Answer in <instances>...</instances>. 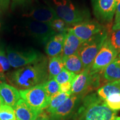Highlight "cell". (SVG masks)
<instances>
[{
    "instance_id": "5b68a950",
    "label": "cell",
    "mask_w": 120,
    "mask_h": 120,
    "mask_svg": "<svg viewBox=\"0 0 120 120\" xmlns=\"http://www.w3.org/2000/svg\"><path fill=\"white\" fill-rule=\"evenodd\" d=\"M19 92L21 98L41 113L43 109L48 107L51 100L45 92L42 84L29 89L19 90Z\"/></svg>"
},
{
    "instance_id": "4dcf8cb0",
    "label": "cell",
    "mask_w": 120,
    "mask_h": 120,
    "mask_svg": "<svg viewBox=\"0 0 120 120\" xmlns=\"http://www.w3.org/2000/svg\"><path fill=\"white\" fill-rule=\"evenodd\" d=\"M10 0H0V12L7 10L8 8Z\"/></svg>"
},
{
    "instance_id": "d590c367",
    "label": "cell",
    "mask_w": 120,
    "mask_h": 120,
    "mask_svg": "<svg viewBox=\"0 0 120 120\" xmlns=\"http://www.w3.org/2000/svg\"><path fill=\"white\" fill-rule=\"evenodd\" d=\"M1 13L2 12H0V27H1Z\"/></svg>"
},
{
    "instance_id": "ba28073f",
    "label": "cell",
    "mask_w": 120,
    "mask_h": 120,
    "mask_svg": "<svg viewBox=\"0 0 120 120\" xmlns=\"http://www.w3.org/2000/svg\"><path fill=\"white\" fill-rule=\"evenodd\" d=\"M44 57L40 52L35 50L19 51L14 49H7V58L11 66L14 68L25 66L36 62Z\"/></svg>"
},
{
    "instance_id": "30bf717a",
    "label": "cell",
    "mask_w": 120,
    "mask_h": 120,
    "mask_svg": "<svg viewBox=\"0 0 120 120\" xmlns=\"http://www.w3.org/2000/svg\"><path fill=\"white\" fill-rule=\"evenodd\" d=\"M27 28L30 34L42 44H46L56 34L49 23L31 20L27 23Z\"/></svg>"
},
{
    "instance_id": "9a60e30c",
    "label": "cell",
    "mask_w": 120,
    "mask_h": 120,
    "mask_svg": "<svg viewBox=\"0 0 120 120\" xmlns=\"http://www.w3.org/2000/svg\"><path fill=\"white\" fill-rule=\"evenodd\" d=\"M0 96L4 100V104L13 109L21 98L18 89L4 82L0 83Z\"/></svg>"
},
{
    "instance_id": "f546056e",
    "label": "cell",
    "mask_w": 120,
    "mask_h": 120,
    "mask_svg": "<svg viewBox=\"0 0 120 120\" xmlns=\"http://www.w3.org/2000/svg\"><path fill=\"white\" fill-rule=\"evenodd\" d=\"M72 83V82H66V83H64L60 85V92H63V93L71 92Z\"/></svg>"
},
{
    "instance_id": "6da1fadb",
    "label": "cell",
    "mask_w": 120,
    "mask_h": 120,
    "mask_svg": "<svg viewBox=\"0 0 120 120\" xmlns=\"http://www.w3.org/2000/svg\"><path fill=\"white\" fill-rule=\"evenodd\" d=\"M47 61L43 57L36 62L28 64L10 73L8 81L19 90L29 89L46 82L49 79Z\"/></svg>"
},
{
    "instance_id": "836d02e7",
    "label": "cell",
    "mask_w": 120,
    "mask_h": 120,
    "mask_svg": "<svg viewBox=\"0 0 120 120\" xmlns=\"http://www.w3.org/2000/svg\"><path fill=\"white\" fill-rule=\"evenodd\" d=\"M120 17V1L118 2L117 4V6L116 12H115V21H116V20H117L118 18Z\"/></svg>"
},
{
    "instance_id": "ffe728a7",
    "label": "cell",
    "mask_w": 120,
    "mask_h": 120,
    "mask_svg": "<svg viewBox=\"0 0 120 120\" xmlns=\"http://www.w3.org/2000/svg\"><path fill=\"white\" fill-rule=\"evenodd\" d=\"M64 68L62 56H58L51 57L48 66L49 79H53L61 72Z\"/></svg>"
},
{
    "instance_id": "d6986e66",
    "label": "cell",
    "mask_w": 120,
    "mask_h": 120,
    "mask_svg": "<svg viewBox=\"0 0 120 120\" xmlns=\"http://www.w3.org/2000/svg\"><path fill=\"white\" fill-rule=\"evenodd\" d=\"M103 77L106 81H120V58L117 57L103 71Z\"/></svg>"
},
{
    "instance_id": "3957f363",
    "label": "cell",
    "mask_w": 120,
    "mask_h": 120,
    "mask_svg": "<svg viewBox=\"0 0 120 120\" xmlns=\"http://www.w3.org/2000/svg\"><path fill=\"white\" fill-rule=\"evenodd\" d=\"M49 5L68 25H75L90 19L88 9L80 7L72 0H51V4Z\"/></svg>"
},
{
    "instance_id": "8d00e7d4",
    "label": "cell",
    "mask_w": 120,
    "mask_h": 120,
    "mask_svg": "<svg viewBox=\"0 0 120 120\" xmlns=\"http://www.w3.org/2000/svg\"><path fill=\"white\" fill-rule=\"evenodd\" d=\"M118 57H119L120 58V53H119V55H118Z\"/></svg>"
},
{
    "instance_id": "603a6c76",
    "label": "cell",
    "mask_w": 120,
    "mask_h": 120,
    "mask_svg": "<svg viewBox=\"0 0 120 120\" xmlns=\"http://www.w3.org/2000/svg\"><path fill=\"white\" fill-rule=\"evenodd\" d=\"M42 85L45 92L51 99L53 98L60 93V85L54 79L44 82Z\"/></svg>"
},
{
    "instance_id": "4fadbf2b",
    "label": "cell",
    "mask_w": 120,
    "mask_h": 120,
    "mask_svg": "<svg viewBox=\"0 0 120 120\" xmlns=\"http://www.w3.org/2000/svg\"><path fill=\"white\" fill-rule=\"evenodd\" d=\"M13 109L16 118L19 120H36L41 113L31 107L22 98L19 100Z\"/></svg>"
},
{
    "instance_id": "52a82bcc",
    "label": "cell",
    "mask_w": 120,
    "mask_h": 120,
    "mask_svg": "<svg viewBox=\"0 0 120 120\" xmlns=\"http://www.w3.org/2000/svg\"><path fill=\"white\" fill-rule=\"evenodd\" d=\"M120 0H91L94 14L98 22L109 24L112 22Z\"/></svg>"
},
{
    "instance_id": "cb8c5ba5",
    "label": "cell",
    "mask_w": 120,
    "mask_h": 120,
    "mask_svg": "<svg viewBox=\"0 0 120 120\" xmlns=\"http://www.w3.org/2000/svg\"><path fill=\"white\" fill-rule=\"evenodd\" d=\"M49 24L56 34H66L68 31V25L60 18L53 20Z\"/></svg>"
},
{
    "instance_id": "1f68e13d",
    "label": "cell",
    "mask_w": 120,
    "mask_h": 120,
    "mask_svg": "<svg viewBox=\"0 0 120 120\" xmlns=\"http://www.w3.org/2000/svg\"><path fill=\"white\" fill-rule=\"evenodd\" d=\"M49 116L45 112H42L38 116L36 120H49Z\"/></svg>"
},
{
    "instance_id": "ac0fdd59",
    "label": "cell",
    "mask_w": 120,
    "mask_h": 120,
    "mask_svg": "<svg viewBox=\"0 0 120 120\" xmlns=\"http://www.w3.org/2000/svg\"><path fill=\"white\" fill-rule=\"evenodd\" d=\"M62 58L64 68L68 71L78 75L85 70L81 59L78 53L70 56H64Z\"/></svg>"
},
{
    "instance_id": "7c38bea8",
    "label": "cell",
    "mask_w": 120,
    "mask_h": 120,
    "mask_svg": "<svg viewBox=\"0 0 120 120\" xmlns=\"http://www.w3.org/2000/svg\"><path fill=\"white\" fill-rule=\"evenodd\" d=\"M26 17L31 18L32 20L46 23H50L59 18L55 10L49 4L36 7L26 14Z\"/></svg>"
},
{
    "instance_id": "2e32d148",
    "label": "cell",
    "mask_w": 120,
    "mask_h": 120,
    "mask_svg": "<svg viewBox=\"0 0 120 120\" xmlns=\"http://www.w3.org/2000/svg\"><path fill=\"white\" fill-rule=\"evenodd\" d=\"M83 43L69 28L66 35L61 56H68L78 53Z\"/></svg>"
},
{
    "instance_id": "277c9868",
    "label": "cell",
    "mask_w": 120,
    "mask_h": 120,
    "mask_svg": "<svg viewBox=\"0 0 120 120\" xmlns=\"http://www.w3.org/2000/svg\"><path fill=\"white\" fill-rule=\"evenodd\" d=\"M109 34L108 30L105 28L101 32L82 43L78 53L81 59L85 70H90L94 58Z\"/></svg>"
},
{
    "instance_id": "74e56055",
    "label": "cell",
    "mask_w": 120,
    "mask_h": 120,
    "mask_svg": "<svg viewBox=\"0 0 120 120\" xmlns=\"http://www.w3.org/2000/svg\"><path fill=\"white\" fill-rule=\"evenodd\" d=\"M16 120H19V119H17V118H16Z\"/></svg>"
},
{
    "instance_id": "9c48e42d",
    "label": "cell",
    "mask_w": 120,
    "mask_h": 120,
    "mask_svg": "<svg viewBox=\"0 0 120 120\" xmlns=\"http://www.w3.org/2000/svg\"><path fill=\"white\" fill-rule=\"evenodd\" d=\"M105 28L98 21L88 19L73 25L70 29L79 40L84 42L101 32Z\"/></svg>"
},
{
    "instance_id": "7402d4cb",
    "label": "cell",
    "mask_w": 120,
    "mask_h": 120,
    "mask_svg": "<svg viewBox=\"0 0 120 120\" xmlns=\"http://www.w3.org/2000/svg\"><path fill=\"white\" fill-rule=\"evenodd\" d=\"M71 95V92L68 93H63L60 92L57 95L54 97L51 100L50 103L46 109V111L47 113H52L55 109H57L66 99L68 98Z\"/></svg>"
},
{
    "instance_id": "d4e9b609",
    "label": "cell",
    "mask_w": 120,
    "mask_h": 120,
    "mask_svg": "<svg viewBox=\"0 0 120 120\" xmlns=\"http://www.w3.org/2000/svg\"><path fill=\"white\" fill-rule=\"evenodd\" d=\"M103 101L112 110L116 111L120 109V93L111 94Z\"/></svg>"
},
{
    "instance_id": "e575fe53",
    "label": "cell",
    "mask_w": 120,
    "mask_h": 120,
    "mask_svg": "<svg viewBox=\"0 0 120 120\" xmlns=\"http://www.w3.org/2000/svg\"><path fill=\"white\" fill-rule=\"evenodd\" d=\"M4 104V100H3L2 97H1V96H0V108H1V106H2Z\"/></svg>"
},
{
    "instance_id": "44dd1931",
    "label": "cell",
    "mask_w": 120,
    "mask_h": 120,
    "mask_svg": "<svg viewBox=\"0 0 120 120\" xmlns=\"http://www.w3.org/2000/svg\"><path fill=\"white\" fill-rule=\"evenodd\" d=\"M115 93H120V81L109 82L101 87L97 91L98 96L103 100Z\"/></svg>"
},
{
    "instance_id": "8fae6325",
    "label": "cell",
    "mask_w": 120,
    "mask_h": 120,
    "mask_svg": "<svg viewBox=\"0 0 120 120\" xmlns=\"http://www.w3.org/2000/svg\"><path fill=\"white\" fill-rule=\"evenodd\" d=\"M94 82V75L90 73V70H85L77 75L72 83L71 94H81L86 91Z\"/></svg>"
},
{
    "instance_id": "83f0119b",
    "label": "cell",
    "mask_w": 120,
    "mask_h": 120,
    "mask_svg": "<svg viewBox=\"0 0 120 120\" xmlns=\"http://www.w3.org/2000/svg\"><path fill=\"white\" fill-rule=\"evenodd\" d=\"M111 44L118 53H120V29L112 30L108 36Z\"/></svg>"
},
{
    "instance_id": "ab89813d",
    "label": "cell",
    "mask_w": 120,
    "mask_h": 120,
    "mask_svg": "<svg viewBox=\"0 0 120 120\" xmlns=\"http://www.w3.org/2000/svg\"><path fill=\"white\" fill-rule=\"evenodd\" d=\"M16 1H19V0H16Z\"/></svg>"
},
{
    "instance_id": "d6a6232c",
    "label": "cell",
    "mask_w": 120,
    "mask_h": 120,
    "mask_svg": "<svg viewBox=\"0 0 120 120\" xmlns=\"http://www.w3.org/2000/svg\"><path fill=\"white\" fill-rule=\"evenodd\" d=\"M118 29H120V17L118 18L117 20L114 22L112 28V30H116Z\"/></svg>"
},
{
    "instance_id": "8992f818",
    "label": "cell",
    "mask_w": 120,
    "mask_h": 120,
    "mask_svg": "<svg viewBox=\"0 0 120 120\" xmlns=\"http://www.w3.org/2000/svg\"><path fill=\"white\" fill-rule=\"evenodd\" d=\"M118 55V52L112 46L107 37L94 58L90 70V73L94 75L102 72L105 68L117 58Z\"/></svg>"
},
{
    "instance_id": "484cf974",
    "label": "cell",
    "mask_w": 120,
    "mask_h": 120,
    "mask_svg": "<svg viewBox=\"0 0 120 120\" xmlns=\"http://www.w3.org/2000/svg\"><path fill=\"white\" fill-rule=\"evenodd\" d=\"M76 75H77L75 73L68 71L66 69L64 68L61 72L57 75L56 77L54 78V79L57 82L59 85H61V84L66 83L68 82H72Z\"/></svg>"
},
{
    "instance_id": "f35d334b",
    "label": "cell",
    "mask_w": 120,
    "mask_h": 120,
    "mask_svg": "<svg viewBox=\"0 0 120 120\" xmlns=\"http://www.w3.org/2000/svg\"><path fill=\"white\" fill-rule=\"evenodd\" d=\"M1 53V51H0V53Z\"/></svg>"
},
{
    "instance_id": "7a4b0ae2",
    "label": "cell",
    "mask_w": 120,
    "mask_h": 120,
    "mask_svg": "<svg viewBox=\"0 0 120 120\" xmlns=\"http://www.w3.org/2000/svg\"><path fill=\"white\" fill-rule=\"evenodd\" d=\"M79 113L80 120H120L116 112L95 94L85 97Z\"/></svg>"
},
{
    "instance_id": "f1b7e54d",
    "label": "cell",
    "mask_w": 120,
    "mask_h": 120,
    "mask_svg": "<svg viewBox=\"0 0 120 120\" xmlns=\"http://www.w3.org/2000/svg\"><path fill=\"white\" fill-rule=\"evenodd\" d=\"M10 62L7 56L4 52L0 53V75L4 74L6 71L10 68Z\"/></svg>"
},
{
    "instance_id": "4316f807",
    "label": "cell",
    "mask_w": 120,
    "mask_h": 120,
    "mask_svg": "<svg viewBox=\"0 0 120 120\" xmlns=\"http://www.w3.org/2000/svg\"><path fill=\"white\" fill-rule=\"evenodd\" d=\"M0 120H16L13 108L5 104L3 105L0 108Z\"/></svg>"
},
{
    "instance_id": "5bb4252c",
    "label": "cell",
    "mask_w": 120,
    "mask_h": 120,
    "mask_svg": "<svg viewBox=\"0 0 120 120\" xmlns=\"http://www.w3.org/2000/svg\"><path fill=\"white\" fill-rule=\"evenodd\" d=\"M77 100V95L71 94L57 109L49 115L51 119L52 120H61L66 118L73 111Z\"/></svg>"
},
{
    "instance_id": "e0dca14e",
    "label": "cell",
    "mask_w": 120,
    "mask_h": 120,
    "mask_svg": "<svg viewBox=\"0 0 120 120\" xmlns=\"http://www.w3.org/2000/svg\"><path fill=\"white\" fill-rule=\"evenodd\" d=\"M66 34H55L46 44L45 51L51 57L61 56Z\"/></svg>"
}]
</instances>
